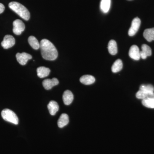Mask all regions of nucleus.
<instances>
[{
  "instance_id": "1",
  "label": "nucleus",
  "mask_w": 154,
  "mask_h": 154,
  "mask_svg": "<svg viewBox=\"0 0 154 154\" xmlns=\"http://www.w3.org/2000/svg\"><path fill=\"white\" fill-rule=\"evenodd\" d=\"M42 56L44 59L54 60L58 56L57 50L52 42L47 39H43L40 43Z\"/></svg>"
},
{
  "instance_id": "2",
  "label": "nucleus",
  "mask_w": 154,
  "mask_h": 154,
  "mask_svg": "<svg viewBox=\"0 0 154 154\" xmlns=\"http://www.w3.org/2000/svg\"><path fill=\"white\" fill-rule=\"evenodd\" d=\"M9 7L22 19L26 21H28L30 19V12L25 6L22 5L20 3L17 2H11L9 4Z\"/></svg>"
},
{
  "instance_id": "3",
  "label": "nucleus",
  "mask_w": 154,
  "mask_h": 154,
  "mask_svg": "<svg viewBox=\"0 0 154 154\" xmlns=\"http://www.w3.org/2000/svg\"><path fill=\"white\" fill-rule=\"evenodd\" d=\"M2 117L4 120L15 125L19 123V119L16 113L10 109H5L2 112Z\"/></svg>"
},
{
  "instance_id": "4",
  "label": "nucleus",
  "mask_w": 154,
  "mask_h": 154,
  "mask_svg": "<svg viewBox=\"0 0 154 154\" xmlns=\"http://www.w3.org/2000/svg\"><path fill=\"white\" fill-rule=\"evenodd\" d=\"M141 24L140 19L138 17L134 18L133 20L131 23V26L128 30V35L131 36H132L135 35L137 33L138 30L139 29Z\"/></svg>"
},
{
  "instance_id": "5",
  "label": "nucleus",
  "mask_w": 154,
  "mask_h": 154,
  "mask_svg": "<svg viewBox=\"0 0 154 154\" xmlns=\"http://www.w3.org/2000/svg\"><path fill=\"white\" fill-rule=\"evenodd\" d=\"M13 26V32L16 35H20L25 29V24L19 19H17L14 21Z\"/></svg>"
},
{
  "instance_id": "6",
  "label": "nucleus",
  "mask_w": 154,
  "mask_h": 154,
  "mask_svg": "<svg viewBox=\"0 0 154 154\" xmlns=\"http://www.w3.org/2000/svg\"><path fill=\"white\" fill-rule=\"evenodd\" d=\"M15 39L13 36L10 35H7L5 36L4 40L2 42L1 45L3 48L8 49L13 47L15 44Z\"/></svg>"
},
{
  "instance_id": "7",
  "label": "nucleus",
  "mask_w": 154,
  "mask_h": 154,
  "mask_svg": "<svg viewBox=\"0 0 154 154\" xmlns=\"http://www.w3.org/2000/svg\"><path fill=\"white\" fill-rule=\"evenodd\" d=\"M17 60L22 65H25L28 60L32 59V56L27 53H18L16 54Z\"/></svg>"
},
{
  "instance_id": "8",
  "label": "nucleus",
  "mask_w": 154,
  "mask_h": 154,
  "mask_svg": "<svg viewBox=\"0 0 154 154\" xmlns=\"http://www.w3.org/2000/svg\"><path fill=\"white\" fill-rule=\"evenodd\" d=\"M130 57L135 60L140 59V51L139 48L136 45H133L130 48L129 51Z\"/></svg>"
},
{
  "instance_id": "9",
  "label": "nucleus",
  "mask_w": 154,
  "mask_h": 154,
  "mask_svg": "<svg viewBox=\"0 0 154 154\" xmlns=\"http://www.w3.org/2000/svg\"><path fill=\"white\" fill-rule=\"evenodd\" d=\"M59 81L56 78L52 79H46L42 82V85L45 89L46 90H51L54 86L58 85Z\"/></svg>"
},
{
  "instance_id": "10",
  "label": "nucleus",
  "mask_w": 154,
  "mask_h": 154,
  "mask_svg": "<svg viewBox=\"0 0 154 154\" xmlns=\"http://www.w3.org/2000/svg\"><path fill=\"white\" fill-rule=\"evenodd\" d=\"M137 98L138 99H154V92H148L146 91L139 90L136 95Z\"/></svg>"
},
{
  "instance_id": "11",
  "label": "nucleus",
  "mask_w": 154,
  "mask_h": 154,
  "mask_svg": "<svg viewBox=\"0 0 154 154\" xmlns=\"http://www.w3.org/2000/svg\"><path fill=\"white\" fill-rule=\"evenodd\" d=\"M74 99V96L71 91L66 90L64 92L63 95V100L65 105H70Z\"/></svg>"
},
{
  "instance_id": "12",
  "label": "nucleus",
  "mask_w": 154,
  "mask_h": 154,
  "mask_svg": "<svg viewBox=\"0 0 154 154\" xmlns=\"http://www.w3.org/2000/svg\"><path fill=\"white\" fill-rule=\"evenodd\" d=\"M141 51H140V58L146 59L147 57L152 55V50L151 48L146 44H143L141 46Z\"/></svg>"
},
{
  "instance_id": "13",
  "label": "nucleus",
  "mask_w": 154,
  "mask_h": 154,
  "mask_svg": "<svg viewBox=\"0 0 154 154\" xmlns=\"http://www.w3.org/2000/svg\"><path fill=\"white\" fill-rule=\"evenodd\" d=\"M69 122V118L68 115L66 113H63L61 115L57 122V125L59 127L62 128L67 125L68 124Z\"/></svg>"
},
{
  "instance_id": "14",
  "label": "nucleus",
  "mask_w": 154,
  "mask_h": 154,
  "mask_svg": "<svg viewBox=\"0 0 154 154\" xmlns=\"http://www.w3.org/2000/svg\"><path fill=\"white\" fill-rule=\"evenodd\" d=\"M80 81L82 84L88 85L94 84L95 82V79L91 75H84L80 78Z\"/></svg>"
},
{
  "instance_id": "15",
  "label": "nucleus",
  "mask_w": 154,
  "mask_h": 154,
  "mask_svg": "<svg viewBox=\"0 0 154 154\" xmlns=\"http://www.w3.org/2000/svg\"><path fill=\"white\" fill-rule=\"evenodd\" d=\"M48 108L51 115H55L59 110V105L57 102L54 101H51L48 105Z\"/></svg>"
},
{
  "instance_id": "16",
  "label": "nucleus",
  "mask_w": 154,
  "mask_h": 154,
  "mask_svg": "<svg viewBox=\"0 0 154 154\" xmlns=\"http://www.w3.org/2000/svg\"><path fill=\"white\" fill-rule=\"evenodd\" d=\"M50 69L44 66H40L37 69V74L38 76L40 78L47 77L50 73Z\"/></svg>"
},
{
  "instance_id": "17",
  "label": "nucleus",
  "mask_w": 154,
  "mask_h": 154,
  "mask_svg": "<svg viewBox=\"0 0 154 154\" xmlns=\"http://www.w3.org/2000/svg\"><path fill=\"white\" fill-rule=\"evenodd\" d=\"M108 50L109 53L111 55H115L117 53V46L116 42L114 40H111L109 41L108 44Z\"/></svg>"
},
{
  "instance_id": "18",
  "label": "nucleus",
  "mask_w": 154,
  "mask_h": 154,
  "mask_svg": "<svg viewBox=\"0 0 154 154\" xmlns=\"http://www.w3.org/2000/svg\"><path fill=\"white\" fill-rule=\"evenodd\" d=\"M143 36L149 42L154 40V28L146 29L143 32Z\"/></svg>"
},
{
  "instance_id": "19",
  "label": "nucleus",
  "mask_w": 154,
  "mask_h": 154,
  "mask_svg": "<svg viewBox=\"0 0 154 154\" xmlns=\"http://www.w3.org/2000/svg\"><path fill=\"white\" fill-rule=\"evenodd\" d=\"M111 0H101L100 9L102 12L106 14L110 10Z\"/></svg>"
},
{
  "instance_id": "20",
  "label": "nucleus",
  "mask_w": 154,
  "mask_h": 154,
  "mask_svg": "<svg viewBox=\"0 0 154 154\" xmlns=\"http://www.w3.org/2000/svg\"><path fill=\"white\" fill-rule=\"evenodd\" d=\"M123 67V63L122 61L120 59H118L116 60L115 62L112 65L111 70L113 73L118 72L122 70Z\"/></svg>"
},
{
  "instance_id": "21",
  "label": "nucleus",
  "mask_w": 154,
  "mask_h": 154,
  "mask_svg": "<svg viewBox=\"0 0 154 154\" xmlns=\"http://www.w3.org/2000/svg\"><path fill=\"white\" fill-rule=\"evenodd\" d=\"M29 44L33 49L37 50L40 48V44L36 37L33 36H30L28 38Z\"/></svg>"
},
{
  "instance_id": "22",
  "label": "nucleus",
  "mask_w": 154,
  "mask_h": 154,
  "mask_svg": "<svg viewBox=\"0 0 154 154\" xmlns=\"http://www.w3.org/2000/svg\"><path fill=\"white\" fill-rule=\"evenodd\" d=\"M142 103L143 105L145 107L148 108H154V99H143Z\"/></svg>"
},
{
  "instance_id": "23",
  "label": "nucleus",
  "mask_w": 154,
  "mask_h": 154,
  "mask_svg": "<svg viewBox=\"0 0 154 154\" xmlns=\"http://www.w3.org/2000/svg\"><path fill=\"white\" fill-rule=\"evenodd\" d=\"M140 90L148 92H154L153 86L150 85H142L140 86Z\"/></svg>"
},
{
  "instance_id": "24",
  "label": "nucleus",
  "mask_w": 154,
  "mask_h": 154,
  "mask_svg": "<svg viewBox=\"0 0 154 154\" xmlns=\"http://www.w3.org/2000/svg\"><path fill=\"white\" fill-rule=\"evenodd\" d=\"M5 7L2 4L0 3V14L3 13L5 11Z\"/></svg>"
}]
</instances>
